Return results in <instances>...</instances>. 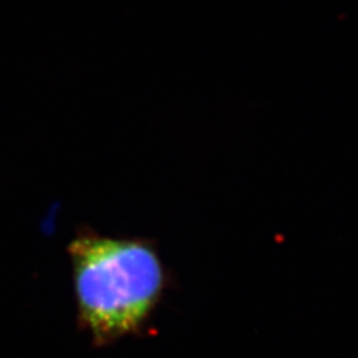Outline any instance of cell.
I'll use <instances>...</instances> for the list:
<instances>
[{"label":"cell","instance_id":"1","mask_svg":"<svg viewBox=\"0 0 358 358\" xmlns=\"http://www.w3.org/2000/svg\"><path fill=\"white\" fill-rule=\"evenodd\" d=\"M66 251L78 327L93 346L141 336L167 288V271L154 242L80 226Z\"/></svg>","mask_w":358,"mask_h":358}]
</instances>
